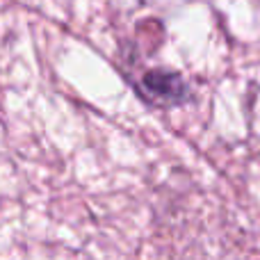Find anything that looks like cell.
<instances>
[{
  "mask_svg": "<svg viewBox=\"0 0 260 260\" xmlns=\"http://www.w3.org/2000/svg\"><path fill=\"white\" fill-rule=\"evenodd\" d=\"M144 91H146L148 99H153L160 105H176L187 94V89H185L183 80L178 76L162 71H151L144 78Z\"/></svg>",
  "mask_w": 260,
  "mask_h": 260,
  "instance_id": "1",
  "label": "cell"
}]
</instances>
